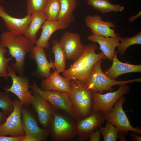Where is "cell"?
I'll list each match as a JSON object with an SVG mask.
<instances>
[{"label":"cell","instance_id":"e575fe53","mask_svg":"<svg viewBox=\"0 0 141 141\" xmlns=\"http://www.w3.org/2000/svg\"><path fill=\"white\" fill-rule=\"evenodd\" d=\"M130 135L132 140L133 141H141V137L138 135L134 132H131Z\"/></svg>","mask_w":141,"mask_h":141},{"label":"cell","instance_id":"74e56055","mask_svg":"<svg viewBox=\"0 0 141 141\" xmlns=\"http://www.w3.org/2000/svg\"><path fill=\"white\" fill-rule=\"evenodd\" d=\"M124 135L121 133H119L118 134V138H119V140L120 141H126V139Z\"/></svg>","mask_w":141,"mask_h":141},{"label":"cell","instance_id":"4316f807","mask_svg":"<svg viewBox=\"0 0 141 141\" xmlns=\"http://www.w3.org/2000/svg\"><path fill=\"white\" fill-rule=\"evenodd\" d=\"M120 43L117 46V52L123 55L126 50L130 46L134 44H141V32L131 37H120Z\"/></svg>","mask_w":141,"mask_h":141},{"label":"cell","instance_id":"ac0fdd59","mask_svg":"<svg viewBox=\"0 0 141 141\" xmlns=\"http://www.w3.org/2000/svg\"><path fill=\"white\" fill-rule=\"evenodd\" d=\"M0 17L3 19L9 31L23 34L31 21L32 16L27 15L21 18L14 17L9 15L2 6H0Z\"/></svg>","mask_w":141,"mask_h":141},{"label":"cell","instance_id":"8fae6325","mask_svg":"<svg viewBox=\"0 0 141 141\" xmlns=\"http://www.w3.org/2000/svg\"><path fill=\"white\" fill-rule=\"evenodd\" d=\"M59 42L66 54V59L75 61L83 53L84 45L78 33L66 31Z\"/></svg>","mask_w":141,"mask_h":141},{"label":"cell","instance_id":"5b68a950","mask_svg":"<svg viewBox=\"0 0 141 141\" xmlns=\"http://www.w3.org/2000/svg\"><path fill=\"white\" fill-rule=\"evenodd\" d=\"M103 61V59L100 60L95 65L91 75L84 84L87 89L102 94L104 90L113 91L114 89L113 86L115 85L141 81V77L122 81H117L111 78L102 70L101 65Z\"/></svg>","mask_w":141,"mask_h":141},{"label":"cell","instance_id":"f35d334b","mask_svg":"<svg viewBox=\"0 0 141 141\" xmlns=\"http://www.w3.org/2000/svg\"><path fill=\"white\" fill-rule=\"evenodd\" d=\"M1 0H0V2L1 1Z\"/></svg>","mask_w":141,"mask_h":141},{"label":"cell","instance_id":"44dd1931","mask_svg":"<svg viewBox=\"0 0 141 141\" xmlns=\"http://www.w3.org/2000/svg\"><path fill=\"white\" fill-rule=\"evenodd\" d=\"M67 27L64 23L61 21L46 20L42 26V32L35 47L44 49L48 48L49 46L48 41L52 34L57 30L64 29Z\"/></svg>","mask_w":141,"mask_h":141},{"label":"cell","instance_id":"4fadbf2b","mask_svg":"<svg viewBox=\"0 0 141 141\" xmlns=\"http://www.w3.org/2000/svg\"><path fill=\"white\" fill-rule=\"evenodd\" d=\"M105 121L104 116L99 111H92L88 116L77 121L79 139H87L90 134L97 128L100 127Z\"/></svg>","mask_w":141,"mask_h":141},{"label":"cell","instance_id":"4dcf8cb0","mask_svg":"<svg viewBox=\"0 0 141 141\" xmlns=\"http://www.w3.org/2000/svg\"><path fill=\"white\" fill-rule=\"evenodd\" d=\"M7 51L5 48L2 45L0 40V77H2L5 80L8 78L7 68L8 63L11 60L10 58H7L4 56Z\"/></svg>","mask_w":141,"mask_h":141},{"label":"cell","instance_id":"1f68e13d","mask_svg":"<svg viewBox=\"0 0 141 141\" xmlns=\"http://www.w3.org/2000/svg\"><path fill=\"white\" fill-rule=\"evenodd\" d=\"M24 136L7 137L0 135V141H22Z\"/></svg>","mask_w":141,"mask_h":141},{"label":"cell","instance_id":"2e32d148","mask_svg":"<svg viewBox=\"0 0 141 141\" xmlns=\"http://www.w3.org/2000/svg\"><path fill=\"white\" fill-rule=\"evenodd\" d=\"M29 57L36 62L37 68L35 73L39 77L47 78L50 74V69L52 68L54 70L56 69L53 61L51 59L49 62L48 61L44 49L34 46Z\"/></svg>","mask_w":141,"mask_h":141},{"label":"cell","instance_id":"603a6c76","mask_svg":"<svg viewBox=\"0 0 141 141\" xmlns=\"http://www.w3.org/2000/svg\"><path fill=\"white\" fill-rule=\"evenodd\" d=\"M61 7L58 21L64 23L67 27L75 20L73 12L77 5V0H60Z\"/></svg>","mask_w":141,"mask_h":141},{"label":"cell","instance_id":"7402d4cb","mask_svg":"<svg viewBox=\"0 0 141 141\" xmlns=\"http://www.w3.org/2000/svg\"><path fill=\"white\" fill-rule=\"evenodd\" d=\"M31 16V21L23 35L34 45L37 40V33L46 20L42 13H36Z\"/></svg>","mask_w":141,"mask_h":141},{"label":"cell","instance_id":"8992f818","mask_svg":"<svg viewBox=\"0 0 141 141\" xmlns=\"http://www.w3.org/2000/svg\"><path fill=\"white\" fill-rule=\"evenodd\" d=\"M126 101L124 95L121 96L110 111L104 116L105 120L115 126L119 133L124 135L128 134L129 131L133 132L138 135L141 134V128L132 126L123 110L122 105Z\"/></svg>","mask_w":141,"mask_h":141},{"label":"cell","instance_id":"d6a6232c","mask_svg":"<svg viewBox=\"0 0 141 141\" xmlns=\"http://www.w3.org/2000/svg\"><path fill=\"white\" fill-rule=\"evenodd\" d=\"M101 130L99 128L95 132H92L90 134L89 138L90 141H99L100 140L101 135Z\"/></svg>","mask_w":141,"mask_h":141},{"label":"cell","instance_id":"836d02e7","mask_svg":"<svg viewBox=\"0 0 141 141\" xmlns=\"http://www.w3.org/2000/svg\"><path fill=\"white\" fill-rule=\"evenodd\" d=\"M22 141H40L39 139L35 137L25 135L22 139Z\"/></svg>","mask_w":141,"mask_h":141},{"label":"cell","instance_id":"277c9868","mask_svg":"<svg viewBox=\"0 0 141 141\" xmlns=\"http://www.w3.org/2000/svg\"><path fill=\"white\" fill-rule=\"evenodd\" d=\"M70 88L72 93L68 94L73 116L77 122L88 116L92 112L93 91L76 79L70 80Z\"/></svg>","mask_w":141,"mask_h":141},{"label":"cell","instance_id":"ffe728a7","mask_svg":"<svg viewBox=\"0 0 141 141\" xmlns=\"http://www.w3.org/2000/svg\"><path fill=\"white\" fill-rule=\"evenodd\" d=\"M120 38L118 36L105 37L92 34H90L87 37L88 40L93 43H97L99 44V49L103 52L106 58L110 61H112L115 48L120 44Z\"/></svg>","mask_w":141,"mask_h":141},{"label":"cell","instance_id":"30bf717a","mask_svg":"<svg viewBox=\"0 0 141 141\" xmlns=\"http://www.w3.org/2000/svg\"><path fill=\"white\" fill-rule=\"evenodd\" d=\"M29 86L32 91L49 102L54 109L63 110L74 117L71 102L68 93L56 90H43L34 81L32 84H30Z\"/></svg>","mask_w":141,"mask_h":141},{"label":"cell","instance_id":"d590c367","mask_svg":"<svg viewBox=\"0 0 141 141\" xmlns=\"http://www.w3.org/2000/svg\"><path fill=\"white\" fill-rule=\"evenodd\" d=\"M6 114L3 112H0V126L3 124L7 118Z\"/></svg>","mask_w":141,"mask_h":141},{"label":"cell","instance_id":"5bb4252c","mask_svg":"<svg viewBox=\"0 0 141 141\" xmlns=\"http://www.w3.org/2000/svg\"><path fill=\"white\" fill-rule=\"evenodd\" d=\"M85 22L93 35L110 37L119 35L115 33L114 30L112 28L116 27L114 23L109 21H104L101 17L98 15H87L85 18Z\"/></svg>","mask_w":141,"mask_h":141},{"label":"cell","instance_id":"e0dca14e","mask_svg":"<svg viewBox=\"0 0 141 141\" xmlns=\"http://www.w3.org/2000/svg\"><path fill=\"white\" fill-rule=\"evenodd\" d=\"M70 80L60 75L55 70L50 73L48 77L42 80L40 88L44 91L56 90L72 93L70 88Z\"/></svg>","mask_w":141,"mask_h":141},{"label":"cell","instance_id":"52a82bcc","mask_svg":"<svg viewBox=\"0 0 141 141\" xmlns=\"http://www.w3.org/2000/svg\"><path fill=\"white\" fill-rule=\"evenodd\" d=\"M130 88L127 84L120 85L117 90L102 94L93 91L92 110L99 111L104 116L108 113L118 99L124 95L128 93Z\"/></svg>","mask_w":141,"mask_h":141},{"label":"cell","instance_id":"3957f363","mask_svg":"<svg viewBox=\"0 0 141 141\" xmlns=\"http://www.w3.org/2000/svg\"><path fill=\"white\" fill-rule=\"evenodd\" d=\"M75 120L72 115L64 110L55 109L47 128L52 139L65 141L78 135L77 123Z\"/></svg>","mask_w":141,"mask_h":141},{"label":"cell","instance_id":"7c38bea8","mask_svg":"<svg viewBox=\"0 0 141 141\" xmlns=\"http://www.w3.org/2000/svg\"><path fill=\"white\" fill-rule=\"evenodd\" d=\"M28 106H23L22 124L25 135L34 136L40 141H46L50 135L48 130L40 128Z\"/></svg>","mask_w":141,"mask_h":141},{"label":"cell","instance_id":"ba28073f","mask_svg":"<svg viewBox=\"0 0 141 141\" xmlns=\"http://www.w3.org/2000/svg\"><path fill=\"white\" fill-rule=\"evenodd\" d=\"M7 71L8 75L11 77L13 83L10 88H3L4 90L7 92H11L15 95L23 106H29L31 104L33 96L32 94V92L29 91L28 79L22 76H17L10 66L8 67Z\"/></svg>","mask_w":141,"mask_h":141},{"label":"cell","instance_id":"6da1fadb","mask_svg":"<svg viewBox=\"0 0 141 141\" xmlns=\"http://www.w3.org/2000/svg\"><path fill=\"white\" fill-rule=\"evenodd\" d=\"M97 46L91 43L84 46L81 56L67 70L62 73V76L65 79L71 80L76 79L84 84L91 75L96 63L101 59L106 58L103 52H95Z\"/></svg>","mask_w":141,"mask_h":141},{"label":"cell","instance_id":"484cf974","mask_svg":"<svg viewBox=\"0 0 141 141\" xmlns=\"http://www.w3.org/2000/svg\"><path fill=\"white\" fill-rule=\"evenodd\" d=\"M60 7V0H49L42 12L46 20L52 22L57 21Z\"/></svg>","mask_w":141,"mask_h":141},{"label":"cell","instance_id":"cb8c5ba5","mask_svg":"<svg viewBox=\"0 0 141 141\" xmlns=\"http://www.w3.org/2000/svg\"><path fill=\"white\" fill-rule=\"evenodd\" d=\"M51 52L54 55V63L55 70L58 74L63 73L65 69L66 55L59 42L57 40H54L52 42Z\"/></svg>","mask_w":141,"mask_h":141},{"label":"cell","instance_id":"7a4b0ae2","mask_svg":"<svg viewBox=\"0 0 141 141\" xmlns=\"http://www.w3.org/2000/svg\"><path fill=\"white\" fill-rule=\"evenodd\" d=\"M0 40L2 46L8 48L9 54L15 59V62L12 63L10 67L19 75L22 76L24 72L26 56L32 51L34 45L23 34L9 31L1 34Z\"/></svg>","mask_w":141,"mask_h":141},{"label":"cell","instance_id":"9c48e42d","mask_svg":"<svg viewBox=\"0 0 141 141\" xmlns=\"http://www.w3.org/2000/svg\"><path fill=\"white\" fill-rule=\"evenodd\" d=\"M14 109L5 122L0 126V135L17 136L25 135L22 127L21 116L23 105L19 99L12 101Z\"/></svg>","mask_w":141,"mask_h":141},{"label":"cell","instance_id":"d6986e66","mask_svg":"<svg viewBox=\"0 0 141 141\" xmlns=\"http://www.w3.org/2000/svg\"><path fill=\"white\" fill-rule=\"evenodd\" d=\"M117 53V51L115 50L112 59V65L104 72L107 75L114 80H116L119 76L124 74L141 72V64H131L128 62H122L118 58Z\"/></svg>","mask_w":141,"mask_h":141},{"label":"cell","instance_id":"ab89813d","mask_svg":"<svg viewBox=\"0 0 141 141\" xmlns=\"http://www.w3.org/2000/svg\"><path fill=\"white\" fill-rule=\"evenodd\" d=\"M87 1H89V0H87Z\"/></svg>","mask_w":141,"mask_h":141},{"label":"cell","instance_id":"f1b7e54d","mask_svg":"<svg viewBox=\"0 0 141 141\" xmlns=\"http://www.w3.org/2000/svg\"><path fill=\"white\" fill-rule=\"evenodd\" d=\"M101 134L104 141H116L119 132L116 127L111 123L107 122L105 127H100Z\"/></svg>","mask_w":141,"mask_h":141},{"label":"cell","instance_id":"9a60e30c","mask_svg":"<svg viewBox=\"0 0 141 141\" xmlns=\"http://www.w3.org/2000/svg\"><path fill=\"white\" fill-rule=\"evenodd\" d=\"M33 99L31 104L36 112L39 122L43 128L47 129L48 123L54 108L47 101L32 91Z\"/></svg>","mask_w":141,"mask_h":141},{"label":"cell","instance_id":"83f0119b","mask_svg":"<svg viewBox=\"0 0 141 141\" xmlns=\"http://www.w3.org/2000/svg\"><path fill=\"white\" fill-rule=\"evenodd\" d=\"M49 0H27V14L32 15L43 11Z\"/></svg>","mask_w":141,"mask_h":141},{"label":"cell","instance_id":"8d00e7d4","mask_svg":"<svg viewBox=\"0 0 141 141\" xmlns=\"http://www.w3.org/2000/svg\"><path fill=\"white\" fill-rule=\"evenodd\" d=\"M141 16V11H140L138 13L135 15H133L130 17L128 19L129 22H133L134 21Z\"/></svg>","mask_w":141,"mask_h":141},{"label":"cell","instance_id":"f546056e","mask_svg":"<svg viewBox=\"0 0 141 141\" xmlns=\"http://www.w3.org/2000/svg\"><path fill=\"white\" fill-rule=\"evenodd\" d=\"M12 101L8 92L0 90V108L7 115H9L13 110Z\"/></svg>","mask_w":141,"mask_h":141},{"label":"cell","instance_id":"d4e9b609","mask_svg":"<svg viewBox=\"0 0 141 141\" xmlns=\"http://www.w3.org/2000/svg\"><path fill=\"white\" fill-rule=\"evenodd\" d=\"M87 4L94 9L104 14L111 11L121 12L124 7L119 5H114L108 0H89Z\"/></svg>","mask_w":141,"mask_h":141}]
</instances>
